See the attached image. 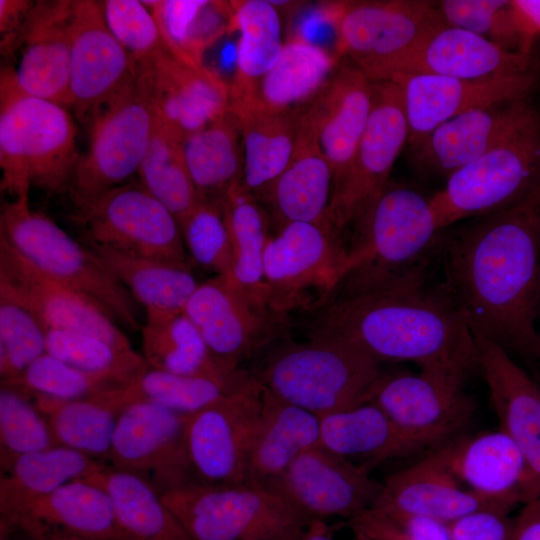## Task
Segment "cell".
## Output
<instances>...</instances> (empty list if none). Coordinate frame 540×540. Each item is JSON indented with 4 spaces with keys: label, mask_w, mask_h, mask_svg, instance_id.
<instances>
[{
    "label": "cell",
    "mask_w": 540,
    "mask_h": 540,
    "mask_svg": "<svg viewBox=\"0 0 540 540\" xmlns=\"http://www.w3.org/2000/svg\"><path fill=\"white\" fill-rule=\"evenodd\" d=\"M89 123L88 147L68 186L76 208L138 172L157 125L145 76L137 72L135 80Z\"/></svg>",
    "instance_id": "30bf717a"
},
{
    "label": "cell",
    "mask_w": 540,
    "mask_h": 540,
    "mask_svg": "<svg viewBox=\"0 0 540 540\" xmlns=\"http://www.w3.org/2000/svg\"><path fill=\"white\" fill-rule=\"evenodd\" d=\"M474 334L478 368L486 381L491 405L521 451L527 468L523 504L540 497V386L488 338Z\"/></svg>",
    "instance_id": "7402d4cb"
},
{
    "label": "cell",
    "mask_w": 540,
    "mask_h": 540,
    "mask_svg": "<svg viewBox=\"0 0 540 540\" xmlns=\"http://www.w3.org/2000/svg\"><path fill=\"white\" fill-rule=\"evenodd\" d=\"M90 249L147 313L183 312L199 283L190 267L126 255L89 243Z\"/></svg>",
    "instance_id": "60d3db41"
},
{
    "label": "cell",
    "mask_w": 540,
    "mask_h": 540,
    "mask_svg": "<svg viewBox=\"0 0 540 540\" xmlns=\"http://www.w3.org/2000/svg\"><path fill=\"white\" fill-rule=\"evenodd\" d=\"M339 57L297 36L284 43L276 64L259 81L251 97L229 108L252 106L267 112L301 111L323 90L338 68Z\"/></svg>",
    "instance_id": "1f68e13d"
},
{
    "label": "cell",
    "mask_w": 540,
    "mask_h": 540,
    "mask_svg": "<svg viewBox=\"0 0 540 540\" xmlns=\"http://www.w3.org/2000/svg\"><path fill=\"white\" fill-rule=\"evenodd\" d=\"M180 228L191 258L215 275L231 280L233 256L223 200H199Z\"/></svg>",
    "instance_id": "816d5d0a"
},
{
    "label": "cell",
    "mask_w": 540,
    "mask_h": 540,
    "mask_svg": "<svg viewBox=\"0 0 540 540\" xmlns=\"http://www.w3.org/2000/svg\"><path fill=\"white\" fill-rule=\"evenodd\" d=\"M223 207L232 246L231 281L254 301L268 307L264 283V252L269 238L266 214L240 182L228 190Z\"/></svg>",
    "instance_id": "f6af8a7d"
},
{
    "label": "cell",
    "mask_w": 540,
    "mask_h": 540,
    "mask_svg": "<svg viewBox=\"0 0 540 540\" xmlns=\"http://www.w3.org/2000/svg\"><path fill=\"white\" fill-rule=\"evenodd\" d=\"M319 439V416L279 399L263 387L245 485L268 489L299 455L319 445Z\"/></svg>",
    "instance_id": "4dcf8cb0"
},
{
    "label": "cell",
    "mask_w": 540,
    "mask_h": 540,
    "mask_svg": "<svg viewBox=\"0 0 540 540\" xmlns=\"http://www.w3.org/2000/svg\"><path fill=\"white\" fill-rule=\"evenodd\" d=\"M506 511L481 509L448 524L450 540H512L514 520Z\"/></svg>",
    "instance_id": "9f6ffc18"
},
{
    "label": "cell",
    "mask_w": 540,
    "mask_h": 540,
    "mask_svg": "<svg viewBox=\"0 0 540 540\" xmlns=\"http://www.w3.org/2000/svg\"><path fill=\"white\" fill-rule=\"evenodd\" d=\"M105 21L136 68L167 52L150 9L138 0L102 1Z\"/></svg>",
    "instance_id": "f5cc1de1"
},
{
    "label": "cell",
    "mask_w": 540,
    "mask_h": 540,
    "mask_svg": "<svg viewBox=\"0 0 540 540\" xmlns=\"http://www.w3.org/2000/svg\"><path fill=\"white\" fill-rule=\"evenodd\" d=\"M512 12L521 38L522 53L533 55L540 38V0H511Z\"/></svg>",
    "instance_id": "680465c9"
},
{
    "label": "cell",
    "mask_w": 540,
    "mask_h": 540,
    "mask_svg": "<svg viewBox=\"0 0 540 540\" xmlns=\"http://www.w3.org/2000/svg\"><path fill=\"white\" fill-rule=\"evenodd\" d=\"M299 540H335L332 527L323 520H313Z\"/></svg>",
    "instance_id": "94428289"
},
{
    "label": "cell",
    "mask_w": 540,
    "mask_h": 540,
    "mask_svg": "<svg viewBox=\"0 0 540 540\" xmlns=\"http://www.w3.org/2000/svg\"><path fill=\"white\" fill-rule=\"evenodd\" d=\"M512 540H540V497L524 504L514 520Z\"/></svg>",
    "instance_id": "91938a15"
},
{
    "label": "cell",
    "mask_w": 540,
    "mask_h": 540,
    "mask_svg": "<svg viewBox=\"0 0 540 540\" xmlns=\"http://www.w3.org/2000/svg\"><path fill=\"white\" fill-rule=\"evenodd\" d=\"M19 529V528H17ZM22 533V537L20 539H14V540H39L38 538H36L35 536L31 535L30 533L22 530V529H19ZM1 540H12V538L6 534V533H1Z\"/></svg>",
    "instance_id": "be15d7a7"
},
{
    "label": "cell",
    "mask_w": 540,
    "mask_h": 540,
    "mask_svg": "<svg viewBox=\"0 0 540 540\" xmlns=\"http://www.w3.org/2000/svg\"><path fill=\"white\" fill-rule=\"evenodd\" d=\"M535 69H540V61L534 55L506 50L481 35L445 24L406 59L393 80L414 73L486 79Z\"/></svg>",
    "instance_id": "f1b7e54d"
},
{
    "label": "cell",
    "mask_w": 540,
    "mask_h": 540,
    "mask_svg": "<svg viewBox=\"0 0 540 540\" xmlns=\"http://www.w3.org/2000/svg\"><path fill=\"white\" fill-rule=\"evenodd\" d=\"M182 144L179 137L157 120L137 172L141 184L175 216L179 225L199 201Z\"/></svg>",
    "instance_id": "bcb514c9"
},
{
    "label": "cell",
    "mask_w": 540,
    "mask_h": 540,
    "mask_svg": "<svg viewBox=\"0 0 540 540\" xmlns=\"http://www.w3.org/2000/svg\"><path fill=\"white\" fill-rule=\"evenodd\" d=\"M408 140L399 85L394 81H373L370 118L346 173L333 186L327 210V227L340 240L342 232L353 227L385 190Z\"/></svg>",
    "instance_id": "8fae6325"
},
{
    "label": "cell",
    "mask_w": 540,
    "mask_h": 540,
    "mask_svg": "<svg viewBox=\"0 0 540 540\" xmlns=\"http://www.w3.org/2000/svg\"><path fill=\"white\" fill-rule=\"evenodd\" d=\"M335 54L348 57L372 81H391L406 59L446 23L437 2L365 0L326 4Z\"/></svg>",
    "instance_id": "ba28073f"
},
{
    "label": "cell",
    "mask_w": 540,
    "mask_h": 540,
    "mask_svg": "<svg viewBox=\"0 0 540 540\" xmlns=\"http://www.w3.org/2000/svg\"><path fill=\"white\" fill-rule=\"evenodd\" d=\"M128 384L113 376L80 370L45 353L18 378L1 386L15 388L30 397L69 401L90 398Z\"/></svg>",
    "instance_id": "c3c4849f"
},
{
    "label": "cell",
    "mask_w": 540,
    "mask_h": 540,
    "mask_svg": "<svg viewBox=\"0 0 540 540\" xmlns=\"http://www.w3.org/2000/svg\"><path fill=\"white\" fill-rule=\"evenodd\" d=\"M350 540H373V539H371V538H369L366 535H363L361 533L353 532V537Z\"/></svg>",
    "instance_id": "e7e4bbea"
},
{
    "label": "cell",
    "mask_w": 540,
    "mask_h": 540,
    "mask_svg": "<svg viewBox=\"0 0 540 540\" xmlns=\"http://www.w3.org/2000/svg\"><path fill=\"white\" fill-rule=\"evenodd\" d=\"M34 3L31 0H0V51L3 56H12L18 51Z\"/></svg>",
    "instance_id": "6f0895ef"
},
{
    "label": "cell",
    "mask_w": 540,
    "mask_h": 540,
    "mask_svg": "<svg viewBox=\"0 0 540 540\" xmlns=\"http://www.w3.org/2000/svg\"><path fill=\"white\" fill-rule=\"evenodd\" d=\"M373 81L354 64H341L303 109L333 171V186L346 173L370 118Z\"/></svg>",
    "instance_id": "cb8c5ba5"
},
{
    "label": "cell",
    "mask_w": 540,
    "mask_h": 540,
    "mask_svg": "<svg viewBox=\"0 0 540 540\" xmlns=\"http://www.w3.org/2000/svg\"><path fill=\"white\" fill-rule=\"evenodd\" d=\"M183 155L199 200H223L241 181L243 147L240 122L229 111L184 139Z\"/></svg>",
    "instance_id": "ab89813d"
},
{
    "label": "cell",
    "mask_w": 540,
    "mask_h": 540,
    "mask_svg": "<svg viewBox=\"0 0 540 540\" xmlns=\"http://www.w3.org/2000/svg\"><path fill=\"white\" fill-rule=\"evenodd\" d=\"M253 378L243 368L224 377L185 376L148 368L136 380L114 392L124 408L134 401H150L189 416L241 388Z\"/></svg>",
    "instance_id": "ee69618b"
},
{
    "label": "cell",
    "mask_w": 540,
    "mask_h": 540,
    "mask_svg": "<svg viewBox=\"0 0 540 540\" xmlns=\"http://www.w3.org/2000/svg\"><path fill=\"white\" fill-rule=\"evenodd\" d=\"M0 526L25 531L54 528L93 540H120L112 499L91 479L65 484Z\"/></svg>",
    "instance_id": "836d02e7"
},
{
    "label": "cell",
    "mask_w": 540,
    "mask_h": 540,
    "mask_svg": "<svg viewBox=\"0 0 540 540\" xmlns=\"http://www.w3.org/2000/svg\"><path fill=\"white\" fill-rule=\"evenodd\" d=\"M319 445L369 471L381 462L426 447L399 430L370 401L321 416Z\"/></svg>",
    "instance_id": "d6a6232c"
},
{
    "label": "cell",
    "mask_w": 540,
    "mask_h": 540,
    "mask_svg": "<svg viewBox=\"0 0 540 540\" xmlns=\"http://www.w3.org/2000/svg\"><path fill=\"white\" fill-rule=\"evenodd\" d=\"M194 540H299L310 521L274 491L189 483L160 493Z\"/></svg>",
    "instance_id": "9c48e42d"
},
{
    "label": "cell",
    "mask_w": 540,
    "mask_h": 540,
    "mask_svg": "<svg viewBox=\"0 0 540 540\" xmlns=\"http://www.w3.org/2000/svg\"><path fill=\"white\" fill-rule=\"evenodd\" d=\"M112 391L69 401L32 398L47 419L57 445L106 463L122 410Z\"/></svg>",
    "instance_id": "7bdbcfd3"
},
{
    "label": "cell",
    "mask_w": 540,
    "mask_h": 540,
    "mask_svg": "<svg viewBox=\"0 0 540 540\" xmlns=\"http://www.w3.org/2000/svg\"><path fill=\"white\" fill-rule=\"evenodd\" d=\"M106 463L54 445L17 458L0 479V522H10L27 507L67 483L87 479Z\"/></svg>",
    "instance_id": "e575fe53"
},
{
    "label": "cell",
    "mask_w": 540,
    "mask_h": 540,
    "mask_svg": "<svg viewBox=\"0 0 540 540\" xmlns=\"http://www.w3.org/2000/svg\"><path fill=\"white\" fill-rule=\"evenodd\" d=\"M0 237L40 271L90 298L116 323L141 330L138 303L129 291L90 248L33 210L29 197L3 205Z\"/></svg>",
    "instance_id": "8992f818"
},
{
    "label": "cell",
    "mask_w": 540,
    "mask_h": 540,
    "mask_svg": "<svg viewBox=\"0 0 540 540\" xmlns=\"http://www.w3.org/2000/svg\"><path fill=\"white\" fill-rule=\"evenodd\" d=\"M26 532L35 536L39 540H93L65 530L54 528L37 529Z\"/></svg>",
    "instance_id": "6125c7cd"
},
{
    "label": "cell",
    "mask_w": 540,
    "mask_h": 540,
    "mask_svg": "<svg viewBox=\"0 0 540 540\" xmlns=\"http://www.w3.org/2000/svg\"><path fill=\"white\" fill-rule=\"evenodd\" d=\"M379 364L344 342L309 338L274 346L252 373L274 396L321 417L366 402Z\"/></svg>",
    "instance_id": "5b68a950"
},
{
    "label": "cell",
    "mask_w": 540,
    "mask_h": 540,
    "mask_svg": "<svg viewBox=\"0 0 540 540\" xmlns=\"http://www.w3.org/2000/svg\"><path fill=\"white\" fill-rule=\"evenodd\" d=\"M167 52L193 68L205 67V51L231 32L230 1L148 0Z\"/></svg>",
    "instance_id": "74e56055"
},
{
    "label": "cell",
    "mask_w": 540,
    "mask_h": 540,
    "mask_svg": "<svg viewBox=\"0 0 540 540\" xmlns=\"http://www.w3.org/2000/svg\"><path fill=\"white\" fill-rule=\"evenodd\" d=\"M80 155L76 129L66 107L31 95L15 69L0 72L1 191L29 197L31 186L47 192L68 189Z\"/></svg>",
    "instance_id": "277c9868"
},
{
    "label": "cell",
    "mask_w": 540,
    "mask_h": 540,
    "mask_svg": "<svg viewBox=\"0 0 540 540\" xmlns=\"http://www.w3.org/2000/svg\"><path fill=\"white\" fill-rule=\"evenodd\" d=\"M231 31L240 34L236 71L230 86V104L251 97L259 81L276 64L282 52L279 10L268 0L230 1Z\"/></svg>",
    "instance_id": "f35d334b"
},
{
    "label": "cell",
    "mask_w": 540,
    "mask_h": 540,
    "mask_svg": "<svg viewBox=\"0 0 540 540\" xmlns=\"http://www.w3.org/2000/svg\"><path fill=\"white\" fill-rule=\"evenodd\" d=\"M332 190V168L318 145L313 128L301 111L291 161L258 195H262L270 205L281 227L304 222L328 228L326 215Z\"/></svg>",
    "instance_id": "f546056e"
},
{
    "label": "cell",
    "mask_w": 540,
    "mask_h": 540,
    "mask_svg": "<svg viewBox=\"0 0 540 540\" xmlns=\"http://www.w3.org/2000/svg\"><path fill=\"white\" fill-rule=\"evenodd\" d=\"M183 312L227 371L240 369L243 361L269 346L281 319L229 278L217 275L199 283Z\"/></svg>",
    "instance_id": "e0dca14e"
},
{
    "label": "cell",
    "mask_w": 540,
    "mask_h": 540,
    "mask_svg": "<svg viewBox=\"0 0 540 540\" xmlns=\"http://www.w3.org/2000/svg\"><path fill=\"white\" fill-rule=\"evenodd\" d=\"M467 378L434 370L384 373L367 401L376 404L406 435L427 446L459 435L475 411Z\"/></svg>",
    "instance_id": "9a60e30c"
},
{
    "label": "cell",
    "mask_w": 540,
    "mask_h": 540,
    "mask_svg": "<svg viewBox=\"0 0 540 540\" xmlns=\"http://www.w3.org/2000/svg\"><path fill=\"white\" fill-rule=\"evenodd\" d=\"M188 416L150 401H134L120 412L108 462L133 473L159 493L194 483L186 449Z\"/></svg>",
    "instance_id": "2e32d148"
},
{
    "label": "cell",
    "mask_w": 540,
    "mask_h": 540,
    "mask_svg": "<svg viewBox=\"0 0 540 540\" xmlns=\"http://www.w3.org/2000/svg\"><path fill=\"white\" fill-rule=\"evenodd\" d=\"M353 229L329 301L374 289L427 265L444 232L431 196L391 181Z\"/></svg>",
    "instance_id": "3957f363"
},
{
    "label": "cell",
    "mask_w": 540,
    "mask_h": 540,
    "mask_svg": "<svg viewBox=\"0 0 540 540\" xmlns=\"http://www.w3.org/2000/svg\"><path fill=\"white\" fill-rule=\"evenodd\" d=\"M426 268L332 299L311 322L309 338L344 342L379 363L412 362L467 378L478 367L474 334L445 285L427 281Z\"/></svg>",
    "instance_id": "7a4b0ae2"
},
{
    "label": "cell",
    "mask_w": 540,
    "mask_h": 540,
    "mask_svg": "<svg viewBox=\"0 0 540 540\" xmlns=\"http://www.w3.org/2000/svg\"><path fill=\"white\" fill-rule=\"evenodd\" d=\"M540 69L486 79L414 73L396 77L402 92L410 148L444 122L465 112L529 98Z\"/></svg>",
    "instance_id": "ffe728a7"
},
{
    "label": "cell",
    "mask_w": 540,
    "mask_h": 540,
    "mask_svg": "<svg viewBox=\"0 0 540 540\" xmlns=\"http://www.w3.org/2000/svg\"><path fill=\"white\" fill-rule=\"evenodd\" d=\"M47 328L24 305L0 292L1 383L18 378L46 353Z\"/></svg>",
    "instance_id": "f907efd6"
},
{
    "label": "cell",
    "mask_w": 540,
    "mask_h": 540,
    "mask_svg": "<svg viewBox=\"0 0 540 540\" xmlns=\"http://www.w3.org/2000/svg\"><path fill=\"white\" fill-rule=\"evenodd\" d=\"M345 246L328 228L294 222L269 237L264 252L268 307L280 317L298 309H320L340 276Z\"/></svg>",
    "instance_id": "7c38bea8"
},
{
    "label": "cell",
    "mask_w": 540,
    "mask_h": 540,
    "mask_svg": "<svg viewBox=\"0 0 540 540\" xmlns=\"http://www.w3.org/2000/svg\"><path fill=\"white\" fill-rule=\"evenodd\" d=\"M137 68L109 29L102 1L73 0L70 107L90 120L136 78Z\"/></svg>",
    "instance_id": "ac0fdd59"
},
{
    "label": "cell",
    "mask_w": 540,
    "mask_h": 540,
    "mask_svg": "<svg viewBox=\"0 0 540 540\" xmlns=\"http://www.w3.org/2000/svg\"><path fill=\"white\" fill-rule=\"evenodd\" d=\"M534 108L524 98L460 114L411 148L413 162L424 172L447 178L499 143Z\"/></svg>",
    "instance_id": "484cf974"
},
{
    "label": "cell",
    "mask_w": 540,
    "mask_h": 540,
    "mask_svg": "<svg viewBox=\"0 0 540 540\" xmlns=\"http://www.w3.org/2000/svg\"><path fill=\"white\" fill-rule=\"evenodd\" d=\"M73 0L35 1L15 69L27 93L70 107L71 13Z\"/></svg>",
    "instance_id": "d4e9b609"
},
{
    "label": "cell",
    "mask_w": 540,
    "mask_h": 540,
    "mask_svg": "<svg viewBox=\"0 0 540 540\" xmlns=\"http://www.w3.org/2000/svg\"><path fill=\"white\" fill-rule=\"evenodd\" d=\"M137 71L147 80L157 120L182 141L229 111L230 86L215 70L165 52Z\"/></svg>",
    "instance_id": "603a6c76"
},
{
    "label": "cell",
    "mask_w": 540,
    "mask_h": 540,
    "mask_svg": "<svg viewBox=\"0 0 540 540\" xmlns=\"http://www.w3.org/2000/svg\"><path fill=\"white\" fill-rule=\"evenodd\" d=\"M77 219L89 243L190 267L177 219L141 182H126L77 207Z\"/></svg>",
    "instance_id": "4fadbf2b"
},
{
    "label": "cell",
    "mask_w": 540,
    "mask_h": 540,
    "mask_svg": "<svg viewBox=\"0 0 540 540\" xmlns=\"http://www.w3.org/2000/svg\"><path fill=\"white\" fill-rule=\"evenodd\" d=\"M87 479L109 493L120 540H194L145 479L109 464Z\"/></svg>",
    "instance_id": "8d00e7d4"
},
{
    "label": "cell",
    "mask_w": 540,
    "mask_h": 540,
    "mask_svg": "<svg viewBox=\"0 0 540 540\" xmlns=\"http://www.w3.org/2000/svg\"><path fill=\"white\" fill-rule=\"evenodd\" d=\"M57 445L47 419L32 397L8 386L0 389V466Z\"/></svg>",
    "instance_id": "681fc988"
},
{
    "label": "cell",
    "mask_w": 540,
    "mask_h": 540,
    "mask_svg": "<svg viewBox=\"0 0 540 540\" xmlns=\"http://www.w3.org/2000/svg\"><path fill=\"white\" fill-rule=\"evenodd\" d=\"M369 470L320 445L299 455L268 488L310 522L351 520L376 502L382 484Z\"/></svg>",
    "instance_id": "d6986e66"
},
{
    "label": "cell",
    "mask_w": 540,
    "mask_h": 540,
    "mask_svg": "<svg viewBox=\"0 0 540 540\" xmlns=\"http://www.w3.org/2000/svg\"><path fill=\"white\" fill-rule=\"evenodd\" d=\"M444 285L472 332L540 357V187L442 238Z\"/></svg>",
    "instance_id": "6da1fadb"
},
{
    "label": "cell",
    "mask_w": 540,
    "mask_h": 540,
    "mask_svg": "<svg viewBox=\"0 0 540 540\" xmlns=\"http://www.w3.org/2000/svg\"><path fill=\"white\" fill-rule=\"evenodd\" d=\"M437 450L451 473L470 491L510 510L523 503L526 462L501 428L461 434L438 445Z\"/></svg>",
    "instance_id": "83f0119b"
},
{
    "label": "cell",
    "mask_w": 540,
    "mask_h": 540,
    "mask_svg": "<svg viewBox=\"0 0 540 540\" xmlns=\"http://www.w3.org/2000/svg\"><path fill=\"white\" fill-rule=\"evenodd\" d=\"M431 195L440 227L507 209L540 187V112H532L476 160L454 171Z\"/></svg>",
    "instance_id": "52a82bcc"
},
{
    "label": "cell",
    "mask_w": 540,
    "mask_h": 540,
    "mask_svg": "<svg viewBox=\"0 0 540 540\" xmlns=\"http://www.w3.org/2000/svg\"><path fill=\"white\" fill-rule=\"evenodd\" d=\"M0 292L46 326L88 333L121 349H133L117 323L94 301L40 271L0 237Z\"/></svg>",
    "instance_id": "44dd1931"
},
{
    "label": "cell",
    "mask_w": 540,
    "mask_h": 540,
    "mask_svg": "<svg viewBox=\"0 0 540 540\" xmlns=\"http://www.w3.org/2000/svg\"><path fill=\"white\" fill-rule=\"evenodd\" d=\"M140 333L142 356L149 368L208 377H224L239 370L227 371L217 362L184 312L147 313Z\"/></svg>",
    "instance_id": "b9f144b4"
},
{
    "label": "cell",
    "mask_w": 540,
    "mask_h": 540,
    "mask_svg": "<svg viewBox=\"0 0 540 540\" xmlns=\"http://www.w3.org/2000/svg\"><path fill=\"white\" fill-rule=\"evenodd\" d=\"M262 400L263 386L253 374L241 388L187 417L186 449L194 483L245 484Z\"/></svg>",
    "instance_id": "5bb4252c"
},
{
    "label": "cell",
    "mask_w": 540,
    "mask_h": 540,
    "mask_svg": "<svg viewBox=\"0 0 540 540\" xmlns=\"http://www.w3.org/2000/svg\"><path fill=\"white\" fill-rule=\"evenodd\" d=\"M445 23L481 35L513 51L518 33L509 0H443L437 2Z\"/></svg>",
    "instance_id": "db71d44e"
},
{
    "label": "cell",
    "mask_w": 540,
    "mask_h": 540,
    "mask_svg": "<svg viewBox=\"0 0 540 540\" xmlns=\"http://www.w3.org/2000/svg\"><path fill=\"white\" fill-rule=\"evenodd\" d=\"M372 507L418 515L447 525L481 509L511 511L467 489L451 473L437 449L387 477Z\"/></svg>",
    "instance_id": "4316f807"
},
{
    "label": "cell",
    "mask_w": 540,
    "mask_h": 540,
    "mask_svg": "<svg viewBox=\"0 0 540 540\" xmlns=\"http://www.w3.org/2000/svg\"><path fill=\"white\" fill-rule=\"evenodd\" d=\"M46 353L80 370L128 383L149 368L142 354L133 349H121L95 335L72 330L48 328Z\"/></svg>",
    "instance_id": "7dc6e473"
},
{
    "label": "cell",
    "mask_w": 540,
    "mask_h": 540,
    "mask_svg": "<svg viewBox=\"0 0 540 540\" xmlns=\"http://www.w3.org/2000/svg\"><path fill=\"white\" fill-rule=\"evenodd\" d=\"M238 118L243 147L242 189L252 195L267 188L293 156L301 111L267 112L252 106L229 108Z\"/></svg>",
    "instance_id": "d590c367"
},
{
    "label": "cell",
    "mask_w": 540,
    "mask_h": 540,
    "mask_svg": "<svg viewBox=\"0 0 540 540\" xmlns=\"http://www.w3.org/2000/svg\"><path fill=\"white\" fill-rule=\"evenodd\" d=\"M350 526L373 540H450L448 525L412 514L368 508Z\"/></svg>",
    "instance_id": "11a10c76"
}]
</instances>
